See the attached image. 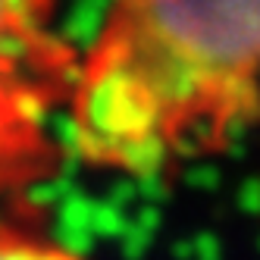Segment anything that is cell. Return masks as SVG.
<instances>
[{
    "label": "cell",
    "mask_w": 260,
    "mask_h": 260,
    "mask_svg": "<svg viewBox=\"0 0 260 260\" xmlns=\"http://www.w3.org/2000/svg\"><path fill=\"white\" fill-rule=\"evenodd\" d=\"M260 125V0H110L82 47L69 160L166 182Z\"/></svg>",
    "instance_id": "cell-1"
},
{
    "label": "cell",
    "mask_w": 260,
    "mask_h": 260,
    "mask_svg": "<svg viewBox=\"0 0 260 260\" xmlns=\"http://www.w3.org/2000/svg\"><path fill=\"white\" fill-rule=\"evenodd\" d=\"M82 60L63 31V0H0V210L69 163L66 110Z\"/></svg>",
    "instance_id": "cell-2"
},
{
    "label": "cell",
    "mask_w": 260,
    "mask_h": 260,
    "mask_svg": "<svg viewBox=\"0 0 260 260\" xmlns=\"http://www.w3.org/2000/svg\"><path fill=\"white\" fill-rule=\"evenodd\" d=\"M0 260H91L79 245L50 229L35 201L0 210Z\"/></svg>",
    "instance_id": "cell-3"
}]
</instances>
